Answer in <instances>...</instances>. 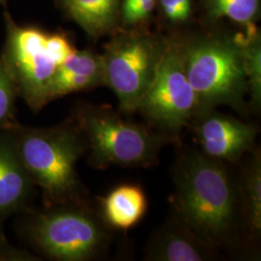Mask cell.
I'll list each match as a JSON object with an SVG mask.
<instances>
[{"label": "cell", "mask_w": 261, "mask_h": 261, "mask_svg": "<svg viewBox=\"0 0 261 261\" xmlns=\"http://www.w3.org/2000/svg\"><path fill=\"white\" fill-rule=\"evenodd\" d=\"M173 214L204 241L219 249L238 226L239 193L225 163L199 150H187L172 168Z\"/></svg>", "instance_id": "obj_1"}, {"label": "cell", "mask_w": 261, "mask_h": 261, "mask_svg": "<svg viewBox=\"0 0 261 261\" xmlns=\"http://www.w3.org/2000/svg\"><path fill=\"white\" fill-rule=\"evenodd\" d=\"M11 130L30 177L42 190L44 205L87 201L76 171L87 148L75 122L43 128L18 122Z\"/></svg>", "instance_id": "obj_2"}, {"label": "cell", "mask_w": 261, "mask_h": 261, "mask_svg": "<svg viewBox=\"0 0 261 261\" xmlns=\"http://www.w3.org/2000/svg\"><path fill=\"white\" fill-rule=\"evenodd\" d=\"M110 228L87 201L45 206L31 211L20 233L43 256L59 261H88L102 256L111 243Z\"/></svg>", "instance_id": "obj_3"}, {"label": "cell", "mask_w": 261, "mask_h": 261, "mask_svg": "<svg viewBox=\"0 0 261 261\" xmlns=\"http://www.w3.org/2000/svg\"><path fill=\"white\" fill-rule=\"evenodd\" d=\"M72 120L84 136L88 163L96 169L148 168L175 140V136L127 121L108 107L80 103Z\"/></svg>", "instance_id": "obj_4"}, {"label": "cell", "mask_w": 261, "mask_h": 261, "mask_svg": "<svg viewBox=\"0 0 261 261\" xmlns=\"http://www.w3.org/2000/svg\"><path fill=\"white\" fill-rule=\"evenodd\" d=\"M182 48L187 76L196 95V114L221 106L245 113L248 83L239 37L195 38L182 43Z\"/></svg>", "instance_id": "obj_5"}, {"label": "cell", "mask_w": 261, "mask_h": 261, "mask_svg": "<svg viewBox=\"0 0 261 261\" xmlns=\"http://www.w3.org/2000/svg\"><path fill=\"white\" fill-rule=\"evenodd\" d=\"M167 43L141 31H124L105 46L101 55L103 85L114 92L121 112L137 111L157 73Z\"/></svg>", "instance_id": "obj_6"}, {"label": "cell", "mask_w": 261, "mask_h": 261, "mask_svg": "<svg viewBox=\"0 0 261 261\" xmlns=\"http://www.w3.org/2000/svg\"><path fill=\"white\" fill-rule=\"evenodd\" d=\"M6 41L0 59L8 69L21 97L33 112L48 102V89L60 62L48 45V32L17 24L5 12Z\"/></svg>", "instance_id": "obj_7"}, {"label": "cell", "mask_w": 261, "mask_h": 261, "mask_svg": "<svg viewBox=\"0 0 261 261\" xmlns=\"http://www.w3.org/2000/svg\"><path fill=\"white\" fill-rule=\"evenodd\" d=\"M196 106V95L185 70L182 42H168L155 77L136 112L159 130L175 136L189 125Z\"/></svg>", "instance_id": "obj_8"}, {"label": "cell", "mask_w": 261, "mask_h": 261, "mask_svg": "<svg viewBox=\"0 0 261 261\" xmlns=\"http://www.w3.org/2000/svg\"><path fill=\"white\" fill-rule=\"evenodd\" d=\"M189 124L193 127L199 151L223 163H236L253 148L257 126L228 114L210 110L196 114Z\"/></svg>", "instance_id": "obj_9"}, {"label": "cell", "mask_w": 261, "mask_h": 261, "mask_svg": "<svg viewBox=\"0 0 261 261\" xmlns=\"http://www.w3.org/2000/svg\"><path fill=\"white\" fill-rule=\"evenodd\" d=\"M218 252L219 249L172 214L152 234L144 251V260H212L218 257Z\"/></svg>", "instance_id": "obj_10"}, {"label": "cell", "mask_w": 261, "mask_h": 261, "mask_svg": "<svg viewBox=\"0 0 261 261\" xmlns=\"http://www.w3.org/2000/svg\"><path fill=\"white\" fill-rule=\"evenodd\" d=\"M11 129L0 132V223L28 210L35 188Z\"/></svg>", "instance_id": "obj_11"}, {"label": "cell", "mask_w": 261, "mask_h": 261, "mask_svg": "<svg viewBox=\"0 0 261 261\" xmlns=\"http://www.w3.org/2000/svg\"><path fill=\"white\" fill-rule=\"evenodd\" d=\"M101 85H103L101 55L89 49H75L58 66L48 89V102Z\"/></svg>", "instance_id": "obj_12"}, {"label": "cell", "mask_w": 261, "mask_h": 261, "mask_svg": "<svg viewBox=\"0 0 261 261\" xmlns=\"http://www.w3.org/2000/svg\"><path fill=\"white\" fill-rule=\"evenodd\" d=\"M103 222L109 227L129 229L143 218L147 210V199L143 190L137 185L116 187L107 196L99 199Z\"/></svg>", "instance_id": "obj_13"}, {"label": "cell", "mask_w": 261, "mask_h": 261, "mask_svg": "<svg viewBox=\"0 0 261 261\" xmlns=\"http://www.w3.org/2000/svg\"><path fill=\"white\" fill-rule=\"evenodd\" d=\"M66 15L93 40L116 28L121 0H57Z\"/></svg>", "instance_id": "obj_14"}, {"label": "cell", "mask_w": 261, "mask_h": 261, "mask_svg": "<svg viewBox=\"0 0 261 261\" xmlns=\"http://www.w3.org/2000/svg\"><path fill=\"white\" fill-rule=\"evenodd\" d=\"M244 224L250 236L257 240L261 234V155L259 150L243 170L239 187Z\"/></svg>", "instance_id": "obj_15"}, {"label": "cell", "mask_w": 261, "mask_h": 261, "mask_svg": "<svg viewBox=\"0 0 261 261\" xmlns=\"http://www.w3.org/2000/svg\"><path fill=\"white\" fill-rule=\"evenodd\" d=\"M242 44L244 65L248 83V95L251 97V106L255 112L261 106V45L256 28H248L246 35H240Z\"/></svg>", "instance_id": "obj_16"}, {"label": "cell", "mask_w": 261, "mask_h": 261, "mask_svg": "<svg viewBox=\"0 0 261 261\" xmlns=\"http://www.w3.org/2000/svg\"><path fill=\"white\" fill-rule=\"evenodd\" d=\"M207 16L211 20L223 18L252 27L259 11V0H205Z\"/></svg>", "instance_id": "obj_17"}, {"label": "cell", "mask_w": 261, "mask_h": 261, "mask_svg": "<svg viewBox=\"0 0 261 261\" xmlns=\"http://www.w3.org/2000/svg\"><path fill=\"white\" fill-rule=\"evenodd\" d=\"M18 97V86L0 59V132L9 130L18 123L16 117Z\"/></svg>", "instance_id": "obj_18"}, {"label": "cell", "mask_w": 261, "mask_h": 261, "mask_svg": "<svg viewBox=\"0 0 261 261\" xmlns=\"http://www.w3.org/2000/svg\"><path fill=\"white\" fill-rule=\"evenodd\" d=\"M158 0H122V21L125 27H133L149 19Z\"/></svg>", "instance_id": "obj_19"}, {"label": "cell", "mask_w": 261, "mask_h": 261, "mask_svg": "<svg viewBox=\"0 0 261 261\" xmlns=\"http://www.w3.org/2000/svg\"><path fill=\"white\" fill-rule=\"evenodd\" d=\"M165 16L173 22L189 19L192 12L191 0H158Z\"/></svg>", "instance_id": "obj_20"}, {"label": "cell", "mask_w": 261, "mask_h": 261, "mask_svg": "<svg viewBox=\"0 0 261 261\" xmlns=\"http://www.w3.org/2000/svg\"><path fill=\"white\" fill-rule=\"evenodd\" d=\"M0 4H1L4 8H6V6H7V0H0Z\"/></svg>", "instance_id": "obj_21"}]
</instances>
